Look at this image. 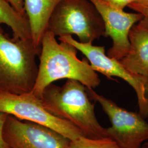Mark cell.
<instances>
[{"label": "cell", "mask_w": 148, "mask_h": 148, "mask_svg": "<svg viewBox=\"0 0 148 148\" xmlns=\"http://www.w3.org/2000/svg\"><path fill=\"white\" fill-rule=\"evenodd\" d=\"M77 49L69 43L58 42L55 35L47 30L41 43L38 56L36 79L32 92L41 98L48 85L58 79H66L79 82L87 88L95 89L101 80L87 59L80 60L77 57Z\"/></svg>", "instance_id": "cell-1"}, {"label": "cell", "mask_w": 148, "mask_h": 148, "mask_svg": "<svg viewBox=\"0 0 148 148\" xmlns=\"http://www.w3.org/2000/svg\"><path fill=\"white\" fill-rule=\"evenodd\" d=\"M40 100L49 113L74 125L86 137H108L106 128L97 120L87 87L79 81L68 79L62 86L51 84L44 90Z\"/></svg>", "instance_id": "cell-2"}, {"label": "cell", "mask_w": 148, "mask_h": 148, "mask_svg": "<svg viewBox=\"0 0 148 148\" xmlns=\"http://www.w3.org/2000/svg\"><path fill=\"white\" fill-rule=\"evenodd\" d=\"M40 52L32 40L11 37L0 24V90L15 94L32 92Z\"/></svg>", "instance_id": "cell-3"}, {"label": "cell", "mask_w": 148, "mask_h": 148, "mask_svg": "<svg viewBox=\"0 0 148 148\" xmlns=\"http://www.w3.org/2000/svg\"><path fill=\"white\" fill-rule=\"evenodd\" d=\"M47 30L55 36L75 35L80 42L93 43L104 37L105 25L90 0H61L49 18Z\"/></svg>", "instance_id": "cell-4"}, {"label": "cell", "mask_w": 148, "mask_h": 148, "mask_svg": "<svg viewBox=\"0 0 148 148\" xmlns=\"http://www.w3.org/2000/svg\"><path fill=\"white\" fill-rule=\"evenodd\" d=\"M90 99L98 102L108 117V137L120 148H141L148 141V122L139 112L128 111L111 99L87 88Z\"/></svg>", "instance_id": "cell-5"}, {"label": "cell", "mask_w": 148, "mask_h": 148, "mask_svg": "<svg viewBox=\"0 0 148 148\" xmlns=\"http://www.w3.org/2000/svg\"><path fill=\"white\" fill-rule=\"evenodd\" d=\"M60 41L69 43L82 53L89 61L93 69L109 79L117 77L127 82L134 90L137 97L139 113L145 119L148 117V79L133 74L126 69L119 60L106 54L104 46L93 43H82L71 35L59 37Z\"/></svg>", "instance_id": "cell-6"}, {"label": "cell", "mask_w": 148, "mask_h": 148, "mask_svg": "<svg viewBox=\"0 0 148 148\" xmlns=\"http://www.w3.org/2000/svg\"><path fill=\"white\" fill-rule=\"evenodd\" d=\"M0 112L52 128L70 140L84 136L74 125L49 113L32 92L15 94L0 90Z\"/></svg>", "instance_id": "cell-7"}, {"label": "cell", "mask_w": 148, "mask_h": 148, "mask_svg": "<svg viewBox=\"0 0 148 148\" xmlns=\"http://www.w3.org/2000/svg\"><path fill=\"white\" fill-rule=\"evenodd\" d=\"M3 137L11 148H68L70 140L52 128L8 115Z\"/></svg>", "instance_id": "cell-8"}, {"label": "cell", "mask_w": 148, "mask_h": 148, "mask_svg": "<svg viewBox=\"0 0 148 148\" xmlns=\"http://www.w3.org/2000/svg\"><path fill=\"white\" fill-rule=\"evenodd\" d=\"M99 12L105 25L104 37L111 38L112 45L107 56L120 60L127 54L130 48L129 34L144 16L138 13H128L106 5L99 0H90Z\"/></svg>", "instance_id": "cell-9"}, {"label": "cell", "mask_w": 148, "mask_h": 148, "mask_svg": "<svg viewBox=\"0 0 148 148\" xmlns=\"http://www.w3.org/2000/svg\"><path fill=\"white\" fill-rule=\"evenodd\" d=\"M130 50L120 62L133 74L148 79V30L134 25L129 34Z\"/></svg>", "instance_id": "cell-10"}, {"label": "cell", "mask_w": 148, "mask_h": 148, "mask_svg": "<svg viewBox=\"0 0 148 148\" xmlns=\"http://www.w3.org/2000/svg\"><path fill=\"white\" fill-rule=\"evenodd\" d=\"M28 18L32 40L35 46L41 48L43 36L54 9L61 0H23Z\"/></svg>", "instance_id": "cell-11"}, {"label": "cell", "mask_w": 148, "mask_h": 148, "mask_svg": "<svg viewBox=\"0 0 148 148\" xmlns=\"http://www.w3.org/2000/svg\"><path fill=\"white\" fill-rule=\"evenodd\" d=\"M0 24H5L10 27L14 37L32 40L30 27L27 15H22L16 11L6 0H0Z\"/></svg>", "instance_id": "cell-12"}, {"label": "cell", "mask_w": 148, "mask_h": 148, "mask_svg": "<svg viewBox=\"0 0 148 148\" xmlns=\"http://www.w3.org/2000/svg\"><path fill=\"white\" fill-rule=\"evenodd\" d=\"M68 148H120L112 139L109 137L92 139L81 136L70 140Z\"/></svg>", "instance_id": "cell-13"}, {"label": "cell", "mask_w": 148, "mask_h": 148, "mask_svg": "<svg viewBox=\"0 0 148 148\" xmlns=\"http://www.w3.org/2000/svg\"><path fill=\"white\" fill-rule=\"evenodd\" d=\"M128 7L144 16H148V0H133Z\"/></svg>", "instance_id": "cell-14"}, {"label": "cell", "mask_w": 148, "mask_h": 148, "mask_svg": "<svg viewBox=\"0 0 148 148\" xmlns=\"http://www.w3.org/2000/svg\"><path fill=\"white\" fill-rule=\"evenodd\" d=\"M8 115L6 113L0 112V148H11L5 142L3 134L4 125Z\"/></svg>", "instance_id": "cell-15"}, {"label": "cell", "mask_w": 148, "mask_h": 148, "mask_svg": "<svg viewBox=\"0 0 148 148\" xmlns=\"http://www.w3.org/2000/svg\"><path fill=\"white\" fill-rule=\"evenodd\" d=\"M106 5L115 7L117 8L123 10L126 7H128L133 0H99Z\"/></svg>", "instance_id": "cell-16"}, {"label": "cell", "mask_w": 148, "mask_h": 148, "mask_svg": "<svg viewBox=\"0 0 148 148\" xmlns=\"http://www.w3.org/2000/svg\"><path fill=\"white\" fill-rule=\"evenodd\" d=\"M16 11L22 15H27L25 13L23 0H6Z\"/></svg>", "instance_id": "cell-17"}, {"label": "cell", "mask_w": 148, "mask_h": 148, "mask_svg": "<svg viewBox=\"0 0 148 148\" xmlns=\"http://www.w3.org/2000/svg\"><path fill=\"white\" fill-rule=\"evenodd\" d=\"M138 25L148 30V16H144L143 19L138 23Z\"/></svg>", "instance_id": "cell-18"}, {"label": "cell", "mask_w": 148, "mask_h": 148, "mask_svg": "<svg viewBox=\"0 0 148 148\" xmlns=\"http://www.w3.org/2000/svg\"><path fill=\"white\" fill-rule=\"evenodd\" d=\"M141 148H148V141L144 143Z\"/></svg>", "instance_id": "cell-19"}]
</instances>
